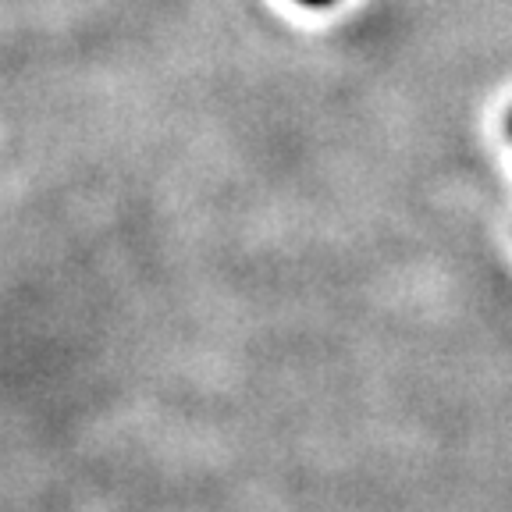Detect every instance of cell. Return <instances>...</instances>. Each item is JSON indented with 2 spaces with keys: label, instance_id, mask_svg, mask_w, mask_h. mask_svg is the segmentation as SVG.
Here are the masks:
<instances>
[{
  "label": "cell",
  "instance_id": "2",
  "mask_svg": "<svg viewBox=\"0 0 512 512\" xmlns=\"http://www.w3.org/2000/svg\"><path fill=\"white\" fill-rule=\"evenodd\" d=\"M509 128H512V121H509Z\"/></svg>",
  "mask_w": 512,
  "mask_h": 512
},
{
  "label": "cell",
  "instance_id": "1",
  "mask_svg": "<svg viewBox=\"0 0 512 512\" xmlns=\"http://www.w3.org/2000/svg\"><path fill=\"white\" fill-rule=\"evenodd\" d=\"M303 8H328V4H335V0H299Z\"/></svg>",
  "mask_w": 512,
  "mask_h": 512
}]
</instances>
